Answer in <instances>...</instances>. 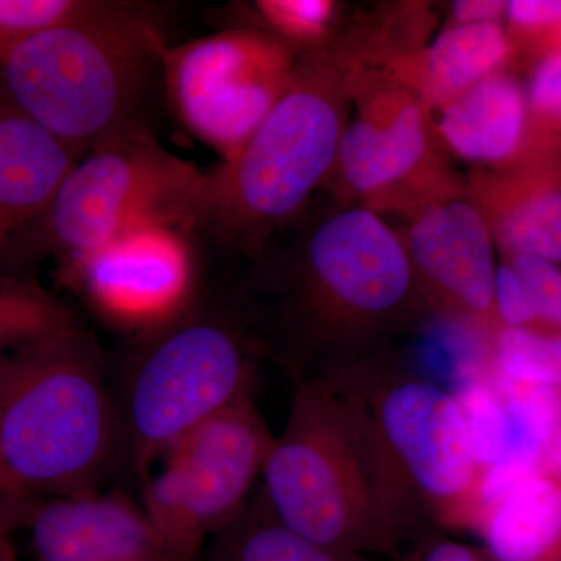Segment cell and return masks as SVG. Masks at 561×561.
Returning <instances> with one entry per match:
<instances>
[{
    "mask_svg": "<svg viewBox=\"0 0 561 561\" xmlns=\"http://www.w3.org/2000/svg\"><path fill=\"white\" fill-rule=\"evenodd\" d=\"M491 375L561 393V331L501 330L491 339Z\"/></svg>",
    "mask_w": 561,
    "mask_h": 561,
    "instance_id": "cell-22",
    "label": "cell"
},
{
    "mask_svg": "<svg viewBox=\"0 0 561 561\" xmlns=\"http://www.w3.org/2000/svg\"><path fill=\"white\" fill-rule=\"evenodd\" d=\"M81 157L35 122L0 101V254L35 231Z\"/></svg>",
    "mask_w": 561,
    "mask_h": 561,
    "instance_id": "cell-14",
    "label": "cell"
},
{
    "mask_svg": "<svg viewBox=\"0 0 561 561\" xmlns=\"http://www.w3.org/2000/svg\"><path fill=\"white\" fill-rule=\"evenodd\" d=\"M321 378L359 432L408 548L427 534L474 531L482 471L456 394L381 354Z\"/></svg>",
    "mask_w": 561,
    "mask_h": 561,
    "instance_id": "cell-1",
    "label": "cell"
},
{
    "mask_svg": "<svg viewBox=\"0 0 561 561\" xmlns=\"http://www.w3.org/2000/svg\"><path fill=\"white\" fill-rule=\"evenodd\" d=\"M526 127V101L511 77L493 73L442 108L438 130L465 160L497 162L512 157Z\"/></svg>",
    "mask_w": 561,
    "mask_h": 561,
    "instance_id": "cell-17",
    "label": "cell"
},
{
    "mask_svg": "<svg viewBox=\"0 0 561 561\" xmlns=\"http://www.w3.org/2000/svg\"><path fill=\"white\" fill-rule=\"evenodd\" d=\"M249 348L227 324L190 320L162 334L128 382L122 430L144 476L203 421L251 393Z\"/></svg>",
    "mask_w": 561,
    "mask_h": 561,
    "instance_id": "cell-9",
    "label": "cell"
},
{
    "mask_svg": "<svg viewBox=\"0 0 561 561\" xmlns=\"http://www.w3.org/2000/svg\"><path fill=\"white\" fill-rule=\"evenodd\" d=\"M542 471L548 472V474H551L552 478L561 482V427L545 454Z\"/></svg>",
    "mask_w": 561,
    "mask_h": 561,
    "instance_id": "cell-32",
    "label": "cell"
},
{
    "mask_svg": "<svg viewBox=\"0 0 561 561\" xmlns=\"http://www.w3.org/2000/svg\"><path fill=\"white\" fill-rule=\"evenodd\" d=\"M511 267L526 291L535 328L561 331V271L557 264L518 254L513 256Z\"/></svg>",
    "mask_w": 561,
    "mask_h": 561,
    "instance_id": "cell-26",
    "label": "cell"
},
{
    "mask_svg": "<svg viewBox=\"0 0 561 561\" xmlns=\"http://www.w3.org/2000/svg\"><path fill=\"white\" fill-rule=\"evenodd\" d=\"M164 46L146 10L105 2L11 50L0 61L3 98L83 157L128 130Z\"/></svg>",
    "mask_w": 561,
    "mask_h": 561,
    "instance_id": "cell-3",
    "label": "cell"
},
{
    "mask_svg": "<svg viewBox=\"0 0 561 561\" xmlns=\"http://www.w3.org/2000/svg\"><path fill=\"white\" fill-rule=\"evenodd\" d=\"M507 11L511 20L522 27L561 24V2L557 0H515L507 3Z\"/></svg>",
    "mask_w": 561,
    "mask_h": 561,
    "instance_id": "cell-30",
    "label": "cell"
},
{
    "mask_svg": "<svg viewBox=\"0 0 561 561\" xmlns=\"http://www.w3.org/2000/svg\"><path fill=\"white\" fill-rule=\"evenodd\" d=\"M68 273L114 319L149 323L183 300L191 256L176 227L149 224L117 236Z\"/></svg>",
    "mask_w": 561,
    "mask_h": 561,
    "instance_id": "cell-12",
    "label": "cell"
},
{
    "mask_svg": "<svg viewBox=\"0 0 561 561\" xmlns=\"http://www.w3.org/2000/svg\"><path fill=\"white\" fill-rule=\"evenodd\" d=\"M456 397L481 471L511 460L527 461L542 470V460L524 448L511 409L493 376L471 379Z\"/></svg>",
    "mask_w": 561,
    "mask_h": 561,
    "instance_id": "cell-20",
    "label": "cell"
},
{
    "mask_svg": "<svg viewBox=\"0 0 561 561\" xmlns=\"http://www.w3.org/2000/svg\"><path fill=\"white\" fill-rule=\"evenodd\" d=\"M454 16L459 24H482L496 22L507 10V3L497 0H461L454 3Z\"/></svg>",
    "mask_w": 561,
    "mask_h": 561,
    "instance_id": "cell-31",
    "label": "cell"
},
{
    "mask_svg": "<svg viewBox=\"0 0 561 561\" xmlns=\"http://www.w3.org/2000/svg\"><path fill=\"white\" fill-rule=\"evenodd\" d=\"M206 197L208 173L127 130L76 162L36 231L68 272L133 228L205 219Z\"/></svg>",
    "mask_w": 561,
    "mask_h": 561,
    "instance_id": "cell-5",
    "label": "cell"
},
{
    "mask_svg": "<svg viewBox=\"0 0 561 561\" xmlns=\"http://www.w3.org/2000/svg\"><path fill=\"white\" fill-rule=\"evenodd\" d=\"M103 0H0V61L41 33L98 13Z\"/></svg>",
    "mask_w": 561,
    "mask_h": 561,
    "instance_id": "cell-24",
    "label": "cell"
},
{
    "mask_svg": "<svg viewBox=\"0 0 561 561\" xmlns=\"http://www.w3.org/2000/svg\"><path fill=\"white\" fill-rule=\"evenodd\" d=\"M494 312L501 330L535 328L534 312L526 291L511 264L497 265L494 278Z\"/></svg>",
    "mask_w": 561,
    "mask_h": 561,
    "instance_id": "cell-27",
    "label": "cell"
},
{
    "mask_svg": "<svg viewBox=\"0 0 561 561\" xmlns=\"http://www.w3.org/2000/svg\"><path fill=\"white\" fill-rule=\"evenodd\" d=\"M474 534L491 561L561 560V482L541 470L516 483Z\"/></svg>",
    "mask_w": 561,
    "mask_h": 561,
    "instance_id": "cell-16",
    "label": "cell"
},
{
    "mask_svg": "<svg viewBox=\"0 0 561 561\" xmlns=\"http://www.w3.org/2000/svg\"><path fill=\"white\" fill-rule=\"evenodd\" d=\"M496 236L513 256L561 262V191H545L513 205L497 219Z\"/></svg>",
    "mask_w": 561,
    "mask_h": 561,
    "instance_id": "cell-23",
    "label": "cell"
},
{
    "mask_svg": "<svg viewBox=\"0 0 561 561\" xmlns=\"http://www.w3.org/2000/svg\"><path fill=\"white\" fill-rule=\"evenodd\" d=\"M394 561H491L482 548L445 534H427L412 542Z\"/></svg>",
    "mask_w": 561,
    "mask_h": 561,
    "instance_id": "cell-28",
    "label": "cell"
},
{
    "mask_svg": "<svg viewBox=\"0 0 561 561\" xmlns=\"http://www.w3.org/2000/svg\"><path fill=\"white\" fill-rule=\"evenodd\" d=\"M261 479L278 522L323 548L365 560L397 559L408 549L359 432L327 378L297 381Z\"/></svg>",
    "mask_w": 561,
    "mask_h": 561,
    "instance_id": "cell-4",
    "label": "cell"
},
{
    "mask_svg": "<svg viewBox=\"0 0 561 561\" xmlns=\"http://www.w3.org/2000/svg\"><path fill=\"white\" fill-rule=\"evenodd\" d=\"M507 50L496 22L457 24L424 51L416 66L415 84L424 101L443 108L461 92L496 73Z\"/></svg>",
    "mask_w": 561,
    "mask_h": 561,
    "instance_id": "cell-18",
    "label": "cell"
},
{
    "mask_svg": "<svg viewBox=\"0 0 561 561\" xmlns=\"http://www.w3.org/2000/svg\"><path fill=\"white\" fill-rule=\"evenodd\" d=\"M559 561H561V560H559Z\"/></svg>",
    "mask_w": 561,
    "mask_h": 561,
    "instance_id": "cell-34",
    "label": "cell"
},
{
    "mask_svg": "<svg viewBox=\"0 0 561 561\" xmlns=\"http://www.w3.org/2000/svg\"><path fill=\"white\" fill-rule=\"evenodd\" d=\"M530 102L541 113L561 116V51L538 66L530 84Z\"/></svg>",
    "mask_w": 561,
    "mask_h": 561,
    "instance_id": "cell-29",
    "label": "cell"
},
{
    "mask_svg": "<svg viewBox=\"0 0 561 561\" xmlns=\"http://www.w3.org/2000/svg\"><path fill=\"white\" fill-rule=\"evenodd\" d=\"M160 66L176 117L224 162L257 130L297 69L289 47L251 31L164 46Z\"/></svg>",
    "mask_w": 561,
    "mask_h": 561,
    "instance_id": "cell-10",
    "label": "cell"
},
{
    "mask_svg": "<svg viewBox=\"0 0 561 561\" xmlns=\"http://www.w3.org/2000/svg\"><path fill=\"white\" fill-rule=\"evenodd\" d=\"M331 76L301 62L283 98L232 160L208 173L205 219L230 231L295 213L337 164L343 121Z\"/></svg>",
    "mask_w": 561,
    "mask_h": 561,
    "instance_id": "cell-7",
    "label": "cell"
},
{
    "mask_svg": "<svg viewBox=\"0 0 561 561\" xmlns=\"http://www.w3.org/2000/svg\"><path fill=\"white\" fill-rule=\"evenodd\" d=\"M206 561H367L323 548L278 522L260 493L209 541Z\"/></svg>",
    "mask_w": 561,
    "mask_h": 561,
    "instance_id": "cell-19",
    "label": "cell"
},
{
    "mask_svg": "<svg viewBox=\"0 0 561 561\" xmlns=\"http://www.w3.org/2000/svg\"><path fill=\"white\" fill-rule=\"evenodd\" d=\"M426 121L415 99H376L343 130L337 168L351 191L375 195L408 179L427 153Z\"/></svg>",
    "mask_w": 561,
    "mask_h": 561,
    "instance_id": "cell-15",
    "label": "cell"
},
{
    "mask_svg": "<svg viewBox=\"0 0 561 561\" xmlns=\"http://www.w3.org/2000/svg\"><path fill=\"white\" fill-rule=\"evenodd\" d=\"M98 362L77 331L0 359V516L24 526L43 496L91 493L122 435Z\"/></svg>",
    "mask_w": 561,
    "mask_h": 561,
    "instance_id": "cell-2",
    "label": "cell"
},
{
    "mask_svg": "<svg viewBox=\"0 0 561 561\" xmlns=\"http://www.w3.org/2000/svg\"><path fill=\"white\" fill-rule=\"evenodd\" d=\"M416 284L456 319L497 334L493 241L478 208L461 201L426 206L413 220L408 245Z\"/></svg>",
    "mask_w": 561,
    "mask_h": 561,
    "instance_id": "cell-11",
    "label": "cell"
},
{
    "mask_svg": "<svg viewBox=\"0 0 561 561\" xmlns=\"http://www.w3.org/2000/svg\"><path fill=\"white\" fill-rule=\"evenodd\" d=\"M261 20L283 38V44H312L327 32L334 14L328 0H261L256 3Z\"/></svg>",
    "mask_w": 561,
    "mask_h": 561,
    "instance_id": "cell-25",
    "label": "cell"
},
{
    "mask_svg": "<svg viewBox=\"0 0 561 561\" xmlns=\"http://www.w3.org/2000/svg\"><path fill=\"white\" fill-rule=\"evenodd\" d=\"M24 526L38 561H184L146 511L119 494L91 491L39 501Z\"/></svg>",
    "mask_w": 561,
    "mask_h": 561,
    "instance_id": "cell-13",
    "label": "cell"
},
{
    "mask_svg": "<svg viewBox=\"0 0 561 561\" xmlns=\"http://www.w3.org/2000/svg\"><path fill=\"white\" fill-rule=\"evenodd\" d=\"M408 247L368 209L334 214L306 251L301 302L317 339L313 378L378 356L371 345L401 323L416 294Z\"/></svg>",
    "mask_w": 561,
    "mask_h": 561,
    "instance_id": "cell-6",
    "label": "cell"
},
{
    "mask_svg": "<svg viewBox=\"0 0 561 561\" xmlns=\"http://www.w3.org/2000/svg\"><path fill=\"white\" fill-rule=\"evenodd\" d=\"M76 330L68 309L27 280L0 276V359Z\"/></svg>",
    "mask_w": 561,
    "mask_h": 561,
    "instance_id": "cell-21",
    "label": "cell"
},
{
    "mask_svg": "<svg viewBox=\"0 0 561 561\" xmlns=\"http://www.w3.org/2000/svg\"><path fill=\"white\" fill-rule=\"evenodd\" d=\"M13 529L14 527L0 516V561H18L10 540V534Z\"/></svg>",
    "mask_w": 561,
    "mask_h": 561,
    "instance_id": "cell-33",
    "label": "cell"
},
{
    "mask_svg": "<svg viewBox=\"0 0 561 561\" xmlns=\"http://www.w3.org/2000/svg\"><path fill=\"white\" fill-rule=\"evenodd\" d=\"M273 434L251 393L203 421L144 476V511L173 552L198 561L210 538L249 504Z\"/></svg>",
    "mask_w": 561,
    "mask_h": 561,
    "instance_id": "cell-8",
    "label": "cell"
}]
</instances>
